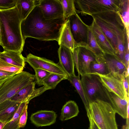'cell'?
<instances>
[{"mask_svg": "<svg viewBox=\"0 0 129 129\" xmlns=\"http://www.w3.org/2000/svg\"><path fill=\"white\" fill-rule=\"evenodd\" d=\"M111 93L114 101V105L112 108L115 112L122 118L126 119L129 100H127L125 99H121L114 93L112 92Z\"/></svg>", "mask_w": 129, "mask_h": 129, "instance_id": "obj_24", "label": "cell"}, {"mask_svg": "<svg viewBox=\"0 0 129 129\" xmlns=\"http://www.w3.org/2000/svg\"><path fill=\"white\" fill-rule=\"evenodd\" d=\"M91 16L110 42L116 54L117 50V40L124 39L127 36L126 29L119 13L109 11Z\"/></svg>", "mask_w": 129, "mask_h": 129, "instance_id": "obj_3", "label": "cell"}, {"mask_svg": "<svg viewBox=\"0 0 129 129\" xmlns=\"http://www.w3.org/2000/svg\"><path fill=\"white\" fill-rule=\"evenodd\" d=\"M103 56L109 71L107 76L121 81L125 77L129 76L125 66L115 55L104 53Z\"/></svg>", "mask_w": 129, "mask_h": 129, "instance_id": "obj_10", "label": "cell"}, {"mask_svg": "<svg viewBox=\"0 0 129 129\" xmlns=\"http://www.w3.org/2000/svg\"><path fill=\"white\" fill-rule=\"evenodd\" d=\"M25 61L34 69H40L51 73L68 76L58 63L46 58L29 53L25 58Z\"/></svg>", "mask_w": 129, "mask_h": 129, "instance_id": "obj_9", "label": "cell"}, {"mask_svg": "<svg viewBox=\"0 0 129 129\" xmlns=\"http://www.w3.org/2000/svg\"><path fill=\"white\" fill-rule=\"evenodd\" d=\"M22 21L16 6L6 10L0 9L1 40L4 50L21 53L25 41L21 32Z\"/></svg>", "mask_w": 129, "mask_h": 129, "instance_id": "obj_2", "label": "cell"}, {"mask_svg": "<svg viewBox=\"0 0 129 129\" xmlns=\"http://www.w3.org/2000/svg\"><path fill=\"white\" fill-rule=\"evenodd\" d=\"M7 79H0V84L1 83L3 82L4 80H5Z\"/></svg>", "mask_w": 129, "mask_h": 129, "instance_id": "obj_42", "label": "cell"}, {"mask_svg": "<svg viewBox=\"0 0 129 129\" xmlns=\"http://www.w3.org/2000/svg\"><path fill=\"white\" fill-rule=\"evenodd\" d=\"M73 53V56L74 61L76 70L79 74V71L78 66V61L77 57V48L74 50Z\"/></svg>", "mask_w": 129, "mask_h": 129, "instance_id": "obj_38", "label": "cell"}, {"mask_svg": "<svg viewBox=\"0 0 129 129\" xmlns=\"http://www.w3.org/2000/svg\"><path fill=\"white\" fill-rule=\"evenodd\" d=\"M81 76V83L89 104L99 100L107 102L113 107L114 101L111 92L104 85L98 75L87 74Z\"/></svg>", "mask_w": 129, "mask_h": 129, "instance_id": "obj_4", "label": "cell"}, {"mask_svg": "<svg viewBox=\"0 0 129 129\" xmlns=\"http://www.w3.org/2000/svg\"><path fill=\"white\" fill-rule=\"evenodd\" d=\"M28 104L25 102L21 103L11 120L5 124L2 129H20L19 126L20 117L22 112L28 106Z\"/></svg>", "mask_w": 129, "mask_h": 129, "instance_id": "obj_26", "label": "cell"}, {"mask_svg": "<svg viewBox=\"0 0 129 129\" xmlns=\"http://www.w3.org/2000/svg\"><path fill=\"white\" fill-rule=\"evenodd\" d=\"M27 107L22 112L20 116L19 122L20 128L24 127L26 124L27 116Z\"/></svg>", "mask_w": 129, "mask_h": 129, "instance_id": "obj_34", "label": "cell"}, {"mask_svg": "<svg viewBox=\"0 0 129 129\" xmlns=\"http://www.w3.org/2000/svg\"><path fill=\"white\" fill-rule=\"evenodd\" d=\"M0 59L17 67L24 68L25 66V58L18 52L4 50L0 52Z\"/></svg>", "mask_w": 129, "mask_h": 129, "instance_id": "obj_19", "label": "cell"}, {"mask_svg": "<svg viewBox=\"0 0 129 129\" xmlns=\"http://www.w3.org/2000/svg\"><path fill=\"white\" fill-rule=\"evenodd\" d=\"M98 75L100 76L104 85L110 92L121 99H126L122 81L108 76Z\"/></svg>", "mask_w": 129, "mask_h": 129, "instance_id": "obj_17", "label": "cell"}, {"mask_svg": "<svg viewBox=\"0 0 129 129\" xmlns=\"http://www.w3.org/2000/svg\"><path fill=\"white\" fill-rule=\"evenodd\" d=\"M79 112L78 107L73 101L67 102L63 106L61 110L60 119L64 121L77 116Z\"/></svg>", "mask_w": 129, "mask_h": 129, "instance_id": "obj_23", "label": "cell"}, {"mask_svg": "<svg viewBox=\"0 0 129 129\" xmlns=\"http://www.w3.org/2000/svg\"><path fill=\"white\" fill-rule=\"evenodd\" d=\"M1 28H0V44L1 40Z\"/></svg>", "mask_w": 129, "mask_h": 129, "instance_id": "obj_43", "label": "cell"}, {"mask_svg": "<svg viewBox=\"0 0 129 129\" xmlns=\"http://www.w3.org/2000/svg\"><path fill=\"white\" fill-rule=\"evenodd\" d=\"M109 73V69L103 56L98 57L96 60L91 62L89 65L88 74L107 76Z\"/></svg>", "mask_w": 129, "mask_h": 129, "instance_id": "obj_21", "label": "cell"}, {"mask_svg": "<svg viewBox=\"0 0 129 129\" xmlns=\"http://www.w3.org/2000/svg\"><path fill=\"white\" fill-rule=\"evenodd\" d=\"M21 103L8 100L0 103V121L9 122Z\"/></svg>", "mask_w": 129, "mask_h": 129, "instance_id": "obj_18", "label": "cell"}, {"mask_svg": "<svg viewBox=\"0 0 129 129\" xmlns=\"http://www.w3.org/2000/svg\"><path fill=\"white\" fill-rule=\"evenodd\" d=\"M67 79L76 89L84 105L87 112H89V104L85 96L80 75L76 76L75 75L68 76Z\"/></svg>", "mask_w": 129, "mask_h": 129, "instance_id": "obj_25", "label": "cell"}, {"mask_svg": "<svg viewBox=\"0 0 129 129\" xmlns=\"http://www.w3.org/2000/svg\"><path fill=\"white\" fill-rule=\"evenodd\" d=\"M35 72L34 80L35 82L39 86L43 85V82L51 73L44 70L37 69L34 70Z\"/></svg>", "mask_w": 129, "mask_h": 129, "instance_id": "obj_32", "label": "cell"}, {"mask_svg": "<svg viewBox=\"0 0 129 129\" xmlns=\"http://www.w3.org/2000/svg\"><path fill=\"white\" fill-rule=\"evenodd\" d=\"M89 122V129H99L97 126L90 118L89 115H87Z\"/></svg>", "mask_w": 129, "mask_h": 129, "instance_id": "obj_39", "label": "cell"}, {"mask_svg": "<svg viewBox=\"0 0 129 129\" xmlns=\"http://www.w3.org/2000/svg\"><path fill=\"white\" fill-rule=\"evenodd\" d=\"M67 19L69 21L70 31L76 47H86L89 26L84 22L77 13Z\"/></svg>", "mask_w": 129, "mask_h": 129, "instance_id": "obj_8", "label": "cell"}, {"mask_svg": "<svg viewBox=\"0 0 129 129\" xmlns=\"http://www.w3.org/2000/svg\"><path fill=\"white\" fill-rule=\"evenodd\" d=\"M129 44L127 43L125 46L124 55L122 61V62L126 69L129 66Z\"/></svg>", "mask_w": 129, "mask_h": 129, "instance_id": "obj_35", "label": "cell"}, {"mask_svg": "<svg viewBox=\"0 0 129 129\" xmlns=\"http://www.w3.org/2000/svg\"><path fill=\"white\" fill-rule=\"evenodd\" d=\"M76 48L79 71L78 75L88 74L90 63L96 60L98 57L92 51L86 47L80 46Z\"/></svg>", "mask_w": 129, "mask_h": 129, "instance_id": "obj_13", "label": "cell"}, {"mask_svg": "<svg viewBox=\"0 0 129 129\" xmlns=\"http://www.w3.org/2000/svg\"><path fill=\"white\" fill-rule=\"evenodd\" d=\"M86 47L92 51L98 57L103 56L104 53L98 45L90 27Z\"/></svg>", "mask_w": 129, "mask_h": 129, "instance_id": "obj_30", "label": "cell"}, {"mask_svg": "<svg viewBox=\"0 0 129 129\" xmlns=\"http://www.w3.org/2000/svg\"><path fill=\"white\" fill-rule=\"evenodd\" d=\"M37 1L17 0L15 6L22 21L26 18L33 10Z\"/></svg>", "mask_w": 129, "mask_h": 129, "instance_id": "obj_22", "label": "cell"}, {"mask_svg": "<svg viewBox=\"0 0 129 129\" xmlns=\"http://www.w3.org/2000/svg\"><path fill=\"white\" fill-rule=\"evenodd\" d=\"M7 123L3 122L0 121V129H2L5 124Z\"/></svg>", "mask_w": 129, "mask_h": 129, "instance_id": "obj_41", "label": "cell"}, {"mask_svg": "<svg viewBox=\"0 0 129 129\" xmlns=\"http://www.w3.org/2000/svg\"><path fill=\"white\" fill-rule=\"evenodd\" d=\"M89 111L87 113L99 129H118L116 113L110 104L97 100L89 104Z\"/></svg>", "mask_w": 129, "mask_h": 129, "instance_id": "obj_5", "label": "cell"}, {"mask_svg": "<svg viewBox=\"0 0 129 129\" xmlns=\"http://www.w3.org/2000/svg\"><path fill=\"white\" fill-rule=\"evenodd\" d=\"M35 84V82H32L20 90L9 100L20 103L25 102L28 104L32 99L49 89L45 85L40 88H36Z\"/></svg>", "mask_w": 129, "mask_h": 129, "instance_id": "obj_11", "label": "cell"}, {"mask_svg": "<svg viewBox=\"0 0 129 129\" xmlns=\"http://www.w3.org/2000/svg\"><path fill=\"white\" fill-rule=\"evenodd\" d=\"M122 81L126 99L129 100V76L125 77Z\"/></svg>", "mask_w": 129, "mask_h": 129, "instance_id": "obj_36", "label": "cell"}, {"mask_svg": "<svg viewBox=\"0 0 129 129\" xmlns=\"http://www.w3.org/2000/svg\"><path fill=\"white\" fill-rule=\"evenodd\" d=\"M129 104H128L127 107V117L126 119V121L125 125H123L122 127V129H129Z\"/></svg>", "mask_w": 129, "mask_h": 129, "instance_id": "obj_40", "label": "cell"}, {"mask_svg": "<svg viewBox=\"0 0 129 129\" xmlns=\"http://www.w3.org/2000/svg\"><path fill=\"white\" fill-rule=\"evenodd\" d=\"M23 68L15 66L0 59V71L9 72L16 75L22 72Z\"/></svg>", "mask_w": 129, "mask_h": 129, "instance_id": "obj_31", "label": "cell"}, {"mask_svg": "<svg viewBox=\"0 0 129 129\" xmlns=\"http://www.w3.org/2000/svg\"><path fill=\"white\" fill-rule=\"evenodd\" d=\"M89 27L98 45L104 53L115 54V51L110 42L93 19Z\"/></svg>", "mask_w": 129, "mask_h": 129, "instance_id": "obj_15", "label": "cell"}, {"mask_svg": "<svg viewBox=\"0 0 129 129\" xmlns=\"http://www.w3.org/2000/svg\"><path fill=\"white\" fill-rule=\"evenodd\" d=\"M15 74L9 72L0 71V78L8 79L11 77Z\"/></svg>", "mask_w": 129, "mask_h": 129, "instance_id": "obj_37", "label": "cell"}, {"mask_svg": "<svg viewBox=\"0 0 129 129\" xmlns=\"http://www.w3.org/2000/svg\"><path fill=\"white\" fill-rule=\"evenodd\" d=\"M59 0L61 5L64 19L77 13L74 0Z\"/></svg>", "mask_w": 129, "mask_h": 129, "instance_id": "obj_29", "label": "cell"}, {"mask_svg": "<svg viewBox=\"0 0 129 129\" xmlns=\"http://www.w3.org/2000/svg\"><path fill=\"white\" fill-rule=\"evenodd\" d=\"M34 80V75L21 73L4 80L0 84V104L9 100L20 90Z\"/></svg>", "mask_w": 129, "mask_h": 129, "instance_id": "obj_7", "label": "cell"}, {"mask_svg": "<svg viewBox=\"0 0 129 129\" xmlns=\"http://www.w3.org/2000/svg\"></svg>", "mask_w": 129, "mask_h": 129, "instance_id": "obj_44", "label": "cell"}, {"mask_svg": "<svg viewBox=\"0 0 129 129\" xmlns=\"http://www.w3.org/2000/svg\"><path fill=\"white\" fill-rule=\"evenodd\" d=\"M17 0H0V9L6 10L16 6Z\"/></svg>", "mask_w": 129, "mask_h": 129, "instance_id": "obj_33", "label": "cell"}, {"mask_svg": "<svg viewBox=\"0 0 129 129\" xmlns=\"http://www.w3.org/2000/svg\"><path fill=\"white\" fill-rule=\"evenodd\" d=\"M60 46L69 49L73 53L76 48L70 30L69 20L67 19L63 25L58 41Z\"/></svg>", "mask_w": 129, "mask_h": 129, "instance_id": "obj_20", "label": "cell"}, {"mask_svg": "<svg viewBox=\"0 0 129 129\" xmlns=\"http://www.w3.org/2000/svg\"><path fill=\"white\" fill-rule=\"evenodd\" d=\"M37 3L46 19L50 20L63 18L62 8L59 0H38Z\"/></svg>", "mask_w": 129, "mask_h": 129, "instance_id": "obj_12", "label": "cell"}, {"mask_svg": "<svg viewBox=\"0 0 129 129\" xmlns=\"http://www.w3.org/2000/svg\"><path fill=\"white\" fill-rule=\"evenodd\" d=\"M120 10L118 12L125 27L127 37L129 38V0H120Z\"/></svg>", "mask_w": 129, "mask_h": 129, "instance_id": "obj_27", "label": "cell"}, {"mask_svg": "<svg viewBox=\"0 0 129 129\" xmlns=\"http://www.w3.org/2000/svg\"><path fill=\"white\" fill-rule=\"evenodd\" d=\"M38 1L32 11L21 22L23 39L25 41L26 38L31 37L41 41L55 40L58 42L62 27L66 19L63 18L46 19L37 3Z\"/></svg>", "mask_w": 129, "mask_h": 129, "instance_id": "obj_1", "label": "cell"}, {"mask_svg": "<svg viewBox=\"0 0 129 129\" xmlns=\"http://www.w3.org/2000/svg\"><path fill=\"white\" fill-rule=\"evenodd\" d=\"M58 53L59 59L58 64L68 76L75 75V64L71 51L64 46H60Z\"/></svg>", "mask_w": 129, "mask_h": 129, "instance_id": "obj_14", "label": "cell"}, {"mask_svg": "<svg viewBox=\"0 0 129 129\" xmlns=\"http://www.w3.org/2000/svg\"><path fill=\"white\" fill-rule=\"evenodd\" d=\"M57 115L53 111L41 110L31 115V122L37 127L50 125L56 122Z\"/></svg>", "mask_w": 129, "mask_h": 129, "instance_id": "obj_16", "label": "cell"}, {"mask_svg": "<svg viewBox=\"0 0 129 129\" xmlns=\"http://www.w3.org/2000/svg\"><path fill=\"white\" fill-rule=\"evenodd\" d=\"M68 77L51 73L44 80L43 82V85L46 86L49 89H53L61 81L67 79Z\"/></svg>", "mask_w": 129, "mask_h": 129, "instance_id": "obj_28", "label": "cell"}, {"mask_svg": "<svg viewBox=\"0 0 129 129\" xmlns=\"http://www.w3.org/2000/svg\"><path fill=\"white\" fill-rule=\"evenodd\" d=\"M77 13L91 16L103 12L120 10V0H74Z\"/></svg>", "mask_w": 129, "mask_h": 129, "instance_id": "obj_6", "label": "cell"}]
</instances>
